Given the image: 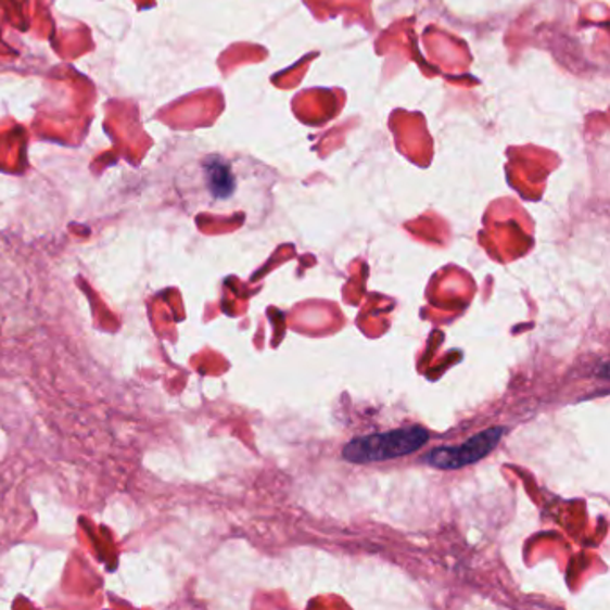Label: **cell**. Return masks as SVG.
<instances>
[{
  "label": "cell",
  "mask_w": 610,
  "mask_h": 610,
  "mask_svg": "<svg viewBox=\"0 0 610 610\" xmlns=\"http://www.w3.org/2000/svg\"><path fill=\"white\" fill-rule=\"evenodd\" d=\"M505 428H488L485 432L476 433L468 443L460 446H443L432 449L424 457V462L437 469H460L469 463L479 462L487 457L498 446L499 439L504 435Z\"/></svg>",
  "instance_id": "obj_2"
},
{
  "label": "cell",
  "mask_w": 610,
  "mask_h": 610,
  "mask_svg": "<svg viewBox=\"0 0 610 610\" xmlns=\"http://www.w3.org/2000/svg\"><path fill=\"white\" fill-rule=\"evenodd\" d=\"M427 443L428 432L424 428H402L394 432L355 439L344 446L342 457L352 463L385 462L391 458L405 457L408 453L418 452Z\"/></svg>",
  "instance_id": "obj_1"
}]
</instances>
